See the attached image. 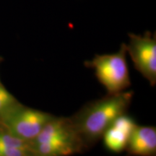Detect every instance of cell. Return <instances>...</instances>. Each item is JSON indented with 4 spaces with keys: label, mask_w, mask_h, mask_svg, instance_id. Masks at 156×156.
<instances>
[{
    "label": "cell",
    "mask_w": 156,
    "mask_h": 156,
    "mask_svg": "<svg viewBox=\"0 0 156 156\" xmlns=\"http://www.w3.org/2000/svg\"><path fill=\"white\" fill-rule=\"evenodd\" d=\"M133 91L107 94L99 100L84 106L73 116L69 117L84 147L102 138L103 134L118 116L126 114L131 104Z\"/></svg>",
    "instance_id": "cell-1"
},
{
    "label": "cell",
    "mask_w": 156,
    "mask_h": 156,
    "mask_svg": "<svg viewBox=\"0 0 156 156\" xmlns=\"http://www.w3.org/2000/svg\"><path fill=\"white\" fill-rule=\"evenodd\" d=\"M126 54V44H122L116 53L96 54L91 61L85 62V66L94 69L95 76L108 94L125 91L131 85Z\"/></svg>",
    "instance_id": "cell-2"
},
{
    "label": "cell",
    "mask_w": 156,
    "mask_h": 156,
    "mask_svg": "<svg viewBox=\"0 0 156 156\" xmlns=\"http://www.w3.org/2000/svg\"><path fill=\"white\" fill-rule=\"evenodd\" d=\"M2 116L7 131L31 142L54 116L36 109L15 106Z\"/></svg>",
    "instance_id": "cell-3"
},
{
    "label": "cell",
    "mask_w": 156,
    "mask_h": 156,
    "mask_svg": "<svg viewBox=\"0 0 156 156\" xmlns=\"http://www.w3.org/2000/svg\"><path fill=\"white\" fill-rule=\"evenodd\" d=\"M126 52L129 54L135 69L149 82L156 84V35L146 31L143 36L129 34Z\"/></svg>",
    "instance_id": "cell-4"
},
{
    "label": "cell",
    "mask_w": 156,
    "mask_h": 156,
    "mask_svg": "<svg viewBox=\"0 0 156 156\" xmlns=\"http://www.w3.org/2000/svg\"><path fill=\"white\" fill-rule=\"evenodd\" d=\"M59 142L75 144L83 148V142L77 135L70 118L54 116L44 126L31 143Z\"/></svg>",
    "instance_id": "cell-5"
},
{
    "label": "cell",
    "mask_w": 156,
    "mask_h": 156,
    "mask_svg": "<svg viewBox=\"0 0 156 156\" xmlns=\"http://www.w3.org/2000/svg\"><path fill=\"white\" fill-rule=\"evenodd\" d=\"M136 125L135 121L126 114L117 117L103 134L106 147L114 153H121L125 150L129 136Z\"/></svg>",
    "instance_id": "cell-6"
},
{
    "label": "cell",
    "mask_w": 156,
    "mask_h": 156,
    "mask_svg": "<svg viewBox=\"0 0 156 156\" xmlns=\"http://www.w3.org/2000/svg\"><path fill=\"white\" fill-rule=\"evenodd\" d=\"M134 156H155L156 128L136 125L129 139L126 149Z\"/></svg>",
    "instance_id": "cell-7"
},
{
    "label": "cell",
    "mask_w": 156,
    "mask_h": 156,
    "mask_svg": "<svg viewBox=\"0 0 156 156\" xmlns=\"http://www.w3.org/2000/svg\"><path fill=\"white\" fill-rule=\"evenodd\" d=\"M34 156H68L83 150L80 146L67 142L31 143Z\"/></svg>",
    "instance_id": "cell-8"
},
{
    "label": "cell",
    "mask_w": 156,
    "mask_h": 156,
    "mask_svg": "<svg viewBox=\"0 0 156 156\" xmlns=\"http://www.w3.org/2000/svg\"><path fill=\"white\" fill-rule=\"evenodd\" d=\"M16 105V100L10 93L0 85V115H5Z\"/></svg>",
    "instance_id": "cell-9"
},
{
    "label": "cell",
    "mask_w": 156,
    "mask_h": 156,
    "mask_svg": "<svg viewBox=\"0 0 156 156\" xmlns=\"http://www.w3.org/2000/svg\"><path fill=\"white\" fill-rule=\"evenodd\" d=\"M0 156H34L31 150L7 147L0 145Z\"/></svg>",
    "instance_id": "cell-10"
}]
</instances>
